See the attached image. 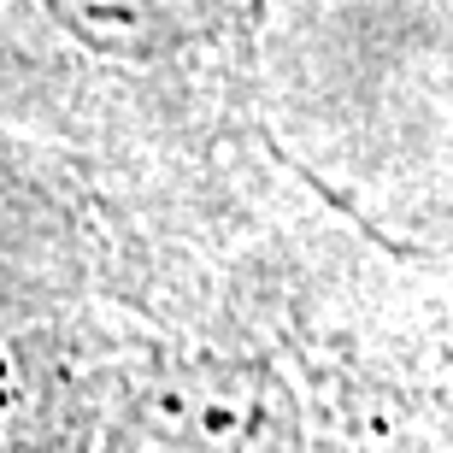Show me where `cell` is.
Instances as JSON below:
<instances>
[{"mask_svg":"<svg viewBox=\"0 0 453 453\" xmlns=\"http://www.w3.org/2000/svg\"><path fill=\"white\" fill-rule=\"evenodd\" d=\"M95 453H312L295 388L259 359H159L112 401Z\"/></svg>","mask_w":453,"mask_h":453,"instance_id":"cell-1","label":"cell"}]
</instances>
